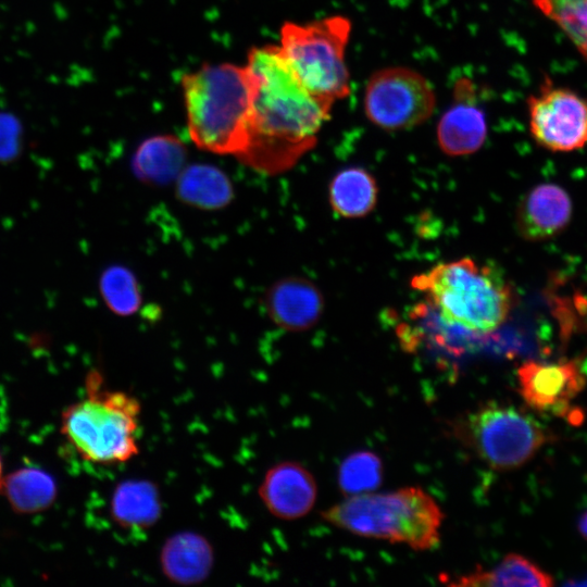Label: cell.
<instances>
[{"mask_svg": "<svg viewBox=\"0 0 587 587\" xmlns=\"http://www.w3.org/2000/svg\"><path fill=\"white\" fill-rule=\"evenodd\" d=\"M246 66L253 93L247 145L237 159L260 173L279 174L315 146L334 103L301 84L279 46L252 48Z\"/></svg>", "mask_w": 587, "mask_h": 587, "instance_id": "6da1fadb", "label": "cell"}, {"mask_svg": "<svg viewBox=\"0 0 587 587\" xmlns=\"http://www.w3.org/2000/svg\"><path fill=\"white\" fill-rule=\"evenodd\" d=\"M411 287L425 296L442 325L474 336L502 326L515 303L504 275L471 258L437 264L415 275Z\"/></svg>", "mask_w": 587, "mask_h": 587, "instance_id": "7a4b0ae2", "label": "cell"}, {"mask_svg": "<svg viewBox=\"0 0 587 587\" xmlns=\"http://www.w3.org/2000/svg\"><path fill=\"white\" fill-rule=\"evenodd\" d=\"M192 142L214 154L238 157L248 139L253 85L247 66L204 64L182 78Z\"/></svg>", "mask_w": 587, "mask_h": 587, "instance_id": "3957f363", "label": "cell"}, {"mask_svg": "<svg viewBox=\"0 0 587 587\" xmlns=\"http://www.w3.org/2000/svg\"><path fill=\"white\" fill-rule=\"evenodd\" d=\"M327 523L350 534L428 550L439 542L444 513L420 487L350 496L321 513Z\"/></svg>", "mask_w": 587, "mask_h": 587, "instance_id": "277c9868", "label": "cell"}, {"mask_svg": "<svg viewBox=\"0 0 587 587\" xmlns=\"http://www.w3.org/2000/svg\"><path fill=\"white\" fill-rule=\"evenodd\" d=\"M141 404L124 391L103 388V378L90 372L86 397L68 405L61 416V433L86 461L123 463L139 453Z\"/></svg>", "mask_w": 587, "mask_h": 587, "instance_id": "5b68a950", "label": "cell"}, {"mask_svg": "<svg viewBox=\"0 0 587 587\" xmlns=\"http://www.w3.org/2000/svg\"><path fill=\"white\" fill-rule=\"evenodd\" d=\"M352 24L332 15L310 23L286 22L279 49L301 84L315 97L335 103L350 95L345 60Z\"/></svg>", "mask_w": 587, "mask_h": 587, "instance_id": "8992f818", "label": "cell"}, {"mask_svg": "<svg viewBox=\"0 0 587 587\" xmlns=\"http://www.w3.org/2000/svg\"><path fill=\"white\" fill-rule=\"evenodd\" d=\"M454 433L488 466L513 470L527 463L546 444L541 426L521 410L487 402L455 422Z\"/></svg>", "mask_w": 587, "mask_h": 587, "instance_id": "52a82bcc", "label": "cell"}, {"mask_svg": "<svg viewBox=\"0 0 587 587\" xmlns=\"http://www.w3.org/2000/svg\"><path fill=\"white\" fill-rule=\"evenodd\" d=\"M429 80L408 66H386L367 79L363 109L367 120L385 130L410 129L425 123L436 108Z\"/></svg>", "mask_w": 587, "mask_h": 587, "instance_id": "ba28073f", "label": "cell"}, {"mask_svg": "<svg viewBox=\"0 0 587 587\" xmlns=\"http://www.w3.org/2000/svg\"><path fill=\"white\" fill-rule=\"evenodd\" d=\"M529 132L534 140L552 152H570L587 145V99L553 86L546 78L527 99Z\"/></svg>", "mask_w": 587, "mask_h": 587, "instance_id": "9c48e42d", "label": "cell"}, {"mask_svg": "<svg viewBox=\"0 0 587 587\" xmlns=\"http://www.w3.org/2000/svg\"><path fill=\"white\" fill-rule=\"evenodd\" d=\"M519 390L523 400L541 412L567 414L571 401L585 387V376L578 362L558 363L526 361L517 370Z\"/></svg>", "mask_w": 587, "mask_h": 587, "instance_id": "30bf717a", "label": "cell"}, {"mask_svg": "<svg viewBox=\"0 0 587 587\" xmlns=\"http://www.w3.org/2000/svg\"><path fill=\"white\" fill-rule=\"evenodd\" d=\"M487 121L478 104L476 86L460 77L453 86L452 103L440 116L436 138L440 150L450 157L477 152L487 138Z\"/></svg>", "mask_w": 587, "mask_h": 587, "instance_id": "8fae6325", "label": "cell"}, {"mask_svg": "<svg viewBox=\"0 0 587 587\" xmlns=\"http://www.w3.org/2000/svg\"><path fill=\"white\" fill-rule=\"evenodd\" d=\"M258 492L273 516L295 521L307 515L314 507L317 485L312 473L303 465L284 461L267 470Z\"/></svg>", "mask_w": 587, "mask_h": 587, "instance_id": "7c38bea8", "label": "cell"}, {"mask_svg": "<svg viewBox=\"0 0 587 587\" xmlns=\"http://www.w3.org/2000/svg\"><path fill=\"white\" fill-rule=\"evenodd\" d=\"M572 215L569 193L555 184L532 188L516 209L515 226L523 239L540 241L561 233Z\"/></svg>", "mask_w": 587, "mask_h": 587, "instance_id": "4fadbf2b", "label": "cell"}, {"mask_svg": "<svg viewBox=\"0 0 587 587\" xmlns=\"http://www.w3.org/2000/svg\"><path fill=\"white\" fill-rule=\"evenodd\" d=\"M270 319L280 328L291 332L313 327L322 316L324 298L311 280L292 276L280 279L265 295Z\"/></svg>", "mask_w": 587, "mask_h": 587, "instance_id": "5bb4252c", "label": "cell"}, {"mask_svg": "<svg viewBox=\"0 0 587 587\" xmlns=\"http://www.w3.org/2000/svg\"><path fill=\"white\" fill-rule=\"evenodd\" d=\"M214 565L210 541L195 532H179L168 537L160 551L163 575L173 584L193 586L204 582Z\"/></svg>", "mask_w": 587, "mask_h": 587, "instance_id": "9a60e30c", "label": "cell"}, {"mask_svg": "<svg viewBox=\"0 0 587 587\" xmlns=\"http://www.w3.org/2000/svg\"><path fill=\"white\" fill-rule=\"evenodd\" d=\"M110 513L123 529L142 534L161 517L162 501L158 486L148 479H127L114 489Z\"/></svg>", "mask_w": 587, "mask_h": 587, "instance_id": "2e32d148", "label": "cell"}, {"mask_svg": "<svg viewBox=\"0 0 587 587\" xmlns=\"http://www.w3.org/2000/svg\"><path fill=\"white\" fill-rule=\"evenodd\" d=\"M187 151L173 135L152 136L137 148L133 170L141 180L155 186L177 179L185 168Z\"/></svg>", "mask_w": 587, "mask_h": 587, "instance_id": "e0dca14e", "label": "cell"}, {"mask_svg": "<svg viewBox=\"0 0 587 587\" xmlns=\"http://www.w3.org/2000/svg\"><path fill=\"white\" fill-rule=\"evenodd\" d=\"M444 582L451 586L488 587H547L553 585L552 577L529 559L517 554H507L500 563L489 570L482 567Z\"/></svg>", "mask_w": 587, "mask_h": 587, "instance_id": "ac0fdd59", "label": "cell"}, {"mask_svg": "<svg viewBox=\"0 0 587 587\" xmlns=\"http://www.w3.org/2000/svg\"><path fill=\"white\" fill-rule=\"evenodd\" d=\"M329 203L334 212L347 218L367 215L375 208L378 188L374 176L360 166L339 171L328 189Z\"/></svg>", "mask_w": 587, "mask_h": 587, "instance_id": "d6986e66", "label": "cell"}, {"mask_svg": "<svg viewBox=\"0 0 587 587\" xmlns=\"http://www.w3.org/2000/svg\"><path fill=\"white\" fill-rule=\"evenodd\" d=\"M176 192L183 202L207 210L226 205L234 195L226 174L207 164L185 166L177 177Z\"/></svg>", "mask_w": 587, "mask_h": 587, "instance_id": "ffe728a7", "label": "cell"}, {"mask_svg": "<svg viewBox=\"0 0 587 587\" xmlns=\"http://www.w3.org/2000/svg\"><path fill=\"white\" fill-rule=\"evenodd\" d=\"M0 490L13 511L34 514L51 507L57 497L54 479L35 467H23L2 478Z\"/></svg>", "mask_w": 587, "mask_h": 587, "instance_id": "44dd1931", "label": "cell"}, {"mask_svg": "<svg viewBox=\"0 0 587 587\" xmlns=\"http://www.w3.org/2000/svg\"><path fill=\"white\" fill-rule=\"evenodd\" d=\"M532 3L567 36L587 60V0H532Z\"/></svg>", "mask_w": 587, "mask_h": 587, "instance_id": "7402d4cb", "label": "cell"}, {"mask_svg": "<svg viewBox=\"0 0 587 587\" xmlns=\"http://www.w3.org/2000/svg\"><path fill=\"white\" fill-rule=\"evenodd\" d=\"M383 480L380 458L367 450L349 454L338 470V485L348 497L367 494L379 487Z\"/></svg>", "mask_w": 587, "mask_h": 587, "instance_id": "603a6c76", "label": "cell"}, {"mask_svg": "<svg viewBox=\"0 0 587 587\" xmlns=\"http://www.w3.org/2000/svg\"><path fill=\"white\" fill-rule=\"evenodd\" d=\"M100 289L108 307L118 315L135 313L141 302L134 274L124 266H111L100 279Z\"/></svg>", "mask_w": 587, "mask_h": 587, "instance_id": "cb8c5ba5", "label": "cell"}, {"mask_svg": "<svg viewBox=\"0 0 587 587\" xmlns=\"http://www.w3.org/2000/svg\"><path fill=\"white\" fill-rule=\"evenodd\" d=\"M20 136V124L15 116L0 113V157L14 153Z\"/></svg>", "mask_w": 587, "mask_h": 587, "instance_id": "d4e9b609", "label": "cell"}, {"mask_svg": "<svg viewBox=\"0 0 587 587\" xmlns=\"http://www.w3.org/2000/svg\"><path fill=\"white\" fill-rule=\"evenodd\" d=\"M578 529L582 536L587 540V510L579 517Z\"/></svg>", "mask_w": 587, "mask_h": 587, "instance_id": "484cf974", "label": "cell"}, {"mask_svg": "<svg viewBox=\"0 0 587 587\" xmlns=\"http://www.w3.org/2000/svg\"><path fill=\"white\" fill-rule=\"evenodd\" d=\"M1 483H2V462H1V457H0V487H1Z\"/></svg>", "mask_w": 587, "mask_h": 587, "instance_id": "4316f807", "label": "cell"}]
</instances>
